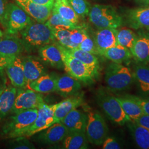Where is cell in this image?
<instances>
[{
    "label": "cell",
    "mask_w": 149,
    "mask_h": 149,
    "mask_svg": "<svg viewBox=\"0 0 149 149\" xmlns=\"http://www.w3.org/2000/svg\"><path fill=\"white\" fill-rule=\"evenodd\" d=\"M104 80L107 88L112 93L128 90L134 82L131 70L122 64L113 62L107 67Z\"/></svg>",
    "instance_id": "1"
},
{
    "label": "cell",
    "mask_w": 149,
    "mask_h": 149,
    "mask_svg": "<svg viewBox=\"0 0 149 149\" xmlns=\"http://www.w3.org/2000/svg\"><path fill=\"white\" fill-rule=\"evenodd\" d=\"M97 104L112 122L124 125L130 119L126 116L116 96L107 88L100 87L96 93Z\"/></svg>",
    "instance_id": "2"
},
{
    "label": "cell",
    "mask_w": 149,
    "mask_h": 149,
    "mask_svg": "<svg viewBox=\"0 0 149 149\" xmlns=\"http://www.w3.org/2000/svg\"><path fill=\"white\" fill-rule=\"evenodd\" d=\"M38 108L24 110L15 113L6 122L2 128L7 138L15 139L25 135L37 117Z\"/></svg>",
    "instance_id": "3"
},
{
    "label": "cell",
    "mask_w": 149,
    "mask_h": 149,
    "mask_svg": "<svg viewBox=\"0 0 149 149\" xmlns=\"http://www.w3.org/2000/svg\"><path fill=\"white\" fill-rule=\"evenodd\" d=\"M21 32L22 42L27 49L40 48L56 40L52 29L45 23L32 21Z\"/></svg>",
    "instance_id": "4"
},
{
    "label": "cell",
    "mask_w": 149,
    "mask_h": 149,
    "mask_svg": "<svg viewBox=\"0 0 149 149\" xmlns=\"http://www.w3.org/2000/svg\"><path fill=\"white\" fill-rule=\"evenodd\" d=\"M90 21L98 29H117L122 25L123 19L111 5H95L91 7L88 14Z\"/></svg>",
    "instance_id": "5"
},
{
    "label": "cell",
    "mask_w": 149,
    "mask_h": 149,
    "mask_svg": "<svg viewBox=\"0 0 149 149\" xmlns=\"http://www.w3.org/2000/svg\"><path fill=\"white\" fill-rule=\"evenodd\" d=\"M58 44L62 53L65 71L70 76L79 81L85 84L91 83L98 74V69L91 68L84 64L79 60L71 56L66 48L59 43Z\"/></svg>",
    "instance_id": "6"
},
{
    "label": "cell",
    "mask_w": 149,
    "mask_h": 149,
    "mask_svg": "<svg viewBox=\"0 0 149 149\" xmlns=\"http://www.w3.org/2000/svg\"><path fill=\"white\" fill-rule=\"evenodd\" d=\"M87 115L86 136L91 144L101 145L108 136V128L104 119L97 111H90Z\"/></svg>",
    "instance_id": "7"
},
{
    "label": "cell",
    "mask_w": 149,
    "mask_h": 149,
    "mask_svg": "<svg viewBox=\"0 0 149 149\" xmlns=\"http://www.w3.org/2000/svg\"><path fill=\"white\" fill-rule=\"evenodd\" d=\"M32 22L30 16L19 6L13 3H8L5 27L7 33L16 34Z\"/></svg>",
    "instance_id": "8"
},
{
    "label": "cell",
    "mask_w": 149,
    "mask_h": 149,
    "mask_svg": "<svg viewBox=\"0 0 149 149\" xmlns=\"http://www.w3.org/2000/svg\"><path fill=\"white\" fill-rule=\"evenodd\" d=\"M57 106L58 103L53 105L43 103L39 107L37 117L24 136L29 138L49 128L54 123L56 122L54 113Z\"/></svg>",
    "instance_id": "9"
},
{
    "label": "cell",
    "mask_w": 149,
    "mask_h": 149,
    "mask_svg": "<svg viewBox=\"0 0 149 149\" xmlns=\"http://www.w3.org/2000/svg\"><path fill=\"white\" fill-rule=\"evenodd\" d=\"M44 103L42 93L34 91L18 88L11 113L15 114L24 110L38 108Z\"/></svg>",
    "instance_id": "10"
},
{
    "label": "cell",
    "mask_w": 149,
    "mask_h": 149,
    "mask_svg": "<svg viewBox=\"0 0 149 149\" xmlns=\"http://www.w3.org/2000/svg\"><path fill=\"white\" fill-rule=\"evenodd\" d=\"M125 22L134 29L149 31V6H141L127 10L124 13Z\"/></svg>",
    "instance_id": "11"
},
{
    "label": "cell",
    "mask_w": 149,
    "mask_h": 149,
    "mask_svg": "<svg viewBox=\"0 0 149 149\" xmlns=\"http://www.w3.org/2000/svg\"><path fill=\"white\" fill-rule=\"evenodd\" d=\"M38 133L36 138L40 143L55 145L61 143L69 132L62 123L56 122Z\"/></svg>",
    "instance_id": "12"
},
{
    "label": "cell",
    "mask_w": 149,
    "mask_h": 149,
    "mask_svg": "<svg viewBox=\"0 0 149 149\" xmlns=\"http://www.w3.org/2000/svg\"><path fill=\"white\" fill-rule=\"evenodd\" d=\"M130 52L133 58L138 63H149V30H142L138 33Z\"/></svg>",
    "instance_id": "13"
},
{
    "label": "cell",
    "mask_w": 149,
    "mask_h": 149,
    "mask_svg": "<svg viewBox=\"0 0 149 149\" xmlns=\"http://www.w3.org/2000/svg\"><path fill=\"white\" fill-rule=\"evenodd\" d=\"M16 2L29 16L36 21L41 23H45L48 20L53 7L39 5L31 0H16Z\"/></svg>",
    "instance_id": "14"
},
{
    "label": "cell",
    "mask_w": 149,
    "mask_h": 149,
    "mask_svg": "<svg viewBox=\"0 0 149 149\" xmlns=\"http://www.w3.org/2000/svg\"><path fill=\"white\" fill-rule=\"evenodd\" d=\"M24 73L26 83V87L32 81L46 73V69L43 63L37 58L28 56L22 58Z\"/></svg>",
    "instance_id": "15"
},
{
    "label": "cell",
    "mask_w": 149,
    "mask_h": 149,
    "mask_svg": "<svg viewBox=\"0 0 149 149\" xmlns=\"http://www.w3.org/2000/svg\"><path fill=\"white\" fill-rule=\"evenodd\" d=\"M15 35L7 33L0 38V56H17L23 52L22 40Z\"/></svg>",
    "instance_id": "16"
},
{
    "label": "cell",
    "mask_w": 149,
    "mask_h": 149,
    "mask_svg": "<svg viewBox=\"0 0 149 149\" xmlns=\"http://www.w3.org/2000/svg\"><path fill=\"white\" fill-rule=\"evenodd\" d=\"M38 52L41 59L50 66L58 69L64 68L62 53L58 42L40 47Z\"/></svg>",
    "instance_id": "17"
},
{
    "label": "cell",
    "mask_w": 149,
    "mask_h": 149,
    "mask_svg": "<svg viewBox=\"0 0 149 149\" xmlns=\"http://www.w3.org/2000/svg\"><path fill=\"white\" fill-rule=\"evenodd\" d=\"M117 29L107 28L98 29L95 33L93 40L99 54L108 48L117 44Z\"/></svg>",
    "instance_id": "18"
},
{
    "label": "cell",
    "mask_w": 149,
    "mask_h": 149,
    "mask_svg": "<svg viewBox=\"0 0 149 149\" xmlns=\"http://www.w3.org/2000/svg\"><path fill=\"white\" fill-rule=\"evenodd\" d=\"M87 121V115L76 108L68 113L61 122L67 128L69 133H85Z\"/></svg>",
    "instance_id": "19"
},
{
    "label": "cell",
    "mask_w": 149,
    "mask_h": 149,
    "mask_svg": "<svg viewBox=\"0 0 149 149\" xmlns=\"http://www.w3.org/2000/svg\"><path fill=\"white\" fill-rule=\"evenodd\" d=\"M6 69L12 86L17 88L26 87L22 58L20 55L17 56Z\"/></svg>",
    "instance_id": "20"
},
{
    "label": "cell",
    "mask_w": 149,
    "mask_h": 149,
    "mask_svg": "<svg viewBox=\"0 0 149 149\" xmlns=\"http://www.w3.org/2000/svg\"><path fill=\"white\" fill-rule=\"evenodd\" d=\"M81 88V86L79 81L70 74H63L58 76L56 91L63 97L76 95Z\"/></svg>",
    "instance_id": "21"
},
{
    "label": "cell",
    "mask_w": 149,
    "mask_h": 149,
    "mask_svg": "<svg viewBox=\"0 0 149 149\" xmlns=\"http://www.w3.org/2000/svg\"><path fill=\"white\" fill-rule=\"evenodd\" d=\"M84 103V98L80 95H74L68 97L58 103L54 116L56 122H61L65 116Z\"/></svg>",
    "instance_id": "22"
},
{
    "label": "cell",
    "mask_w": 149,
    "mask_h": 149,
    "mask_svg": "<svg viewBox=\"0 0 149 149\" xmlns=\"http://www.w3.org/2000/svg\"><path fill=\"white\" fill-rule=\"evenodd\" d=\"M57 77L54 74H45L32 81L27 88L40 93L53 92L56 90Z\"/></svg>",
    "instance_id": "23"
},
{
    "label": "cell",
    "mask_w": 149,
    "mask_h": 149,
    "mask_svg": "<svg viewBox=\"0 0 149 149\" xmlns=\"http://www.w3.org/2000/svg\"><path fill=\"white\" fill-rule=\"evenodd\" d=\"M129 130L137 146L142 149H149V130L132 120L127 122Z\"/></svg>",
    "instance_id": "24"
},
{
    "label": "cell",
    "mask_w": 149,
    "mask_h": 149,
    "mask_svg": "<svg viewBox=\"0 0 149 149\" xmlns=\"http://www.w3.org/2000/svg\"><path fill=\"white\" fill-rule=\"evenodd\" d=\"M133 74L139 90L145 95H149V65L138 63L134 66Z\"/></svg>",
    "instance_id": "25"
},
{
    "label": "cell",
    "mask_w": 149,
    "mask_h": 149,
    "mask_svg": "<svg viewBox=\"0 0 149 149\" xmlns=\"http://www.w3.org/2000/svg\"><path fill=\"white\" fill-rule=\"evenodd\" d=\"M123 110L130 120H135L144 114L142 108L132 95L116 96Z\"/></svg>",
    "instance_id": "26"
},
{
    "label": "cell",
    "mask_w": 149,
    "mask_h": 149,
    "mask_svg": "<svg viewBox=\"0 0 149 149\" xmlns=\"http://www.w3.org/2000/svg\"><path fill=\"white\" fill-rule=\"evenodd\" d=\"M17 88L13 86L6 87L0 94V119H2L7 116L13 107Z\"/></svg>",
    "instance_id": "27"
},
{
    "label": "cell",
    "mask_w": 149,
    "mask_h": 149,
    "mask_svg": "<svg viewBox=\"0 0 149 149\" xmlns=\"http://www.w3.org/2000/svg\"><path fill=\"white\" fill-rule=\"evenodd\" d=\"M88 141L84 132L69 133L61 141L60 149H86L88 147Z\"/></svg>",
    "instance_id": "28"
},
{
    "label": "cell",
    "mask_w": 149,
    "mask_h": 149,
    "mask_svg": "<svg viewBox=\"0 0 149 149\" xmlns=\"http://www.w3.org/2000/svg\"><path fill=\"white\" fill-rule=\"evenodd\" d=\"M100 55L104 56L112 62L118 64H122L133 58L129 49L119 44L104 50Z\"/></svg>",
    "instance_id": "29"
},
{
    "label": "cell",
    "mask_w": 149,
    "mask_h": 149,
    "mask_svg": "<svg viewBox=\"0 0 149 149\" xmlns=\"http://www.w3.org/2000/svg\"><path fill=\"white\" fill-rule=\"evenodd\" d=\"M53 8L65 19L79 25V16L66 0H55Z\"/></svg>",
    "instance_id": "30"
},
{
    "label": "cell",
    "mask_w": 149,
    "mask_h": 149,
    "mask_svg": "<svg viewBox=\"0 0 149 149\" xmlns=\"http://www.w3.org/2000/svg\"><path fill=\"white\" fill-rule=\"evenodd\" d=\"M51 29H65L72 30L81 26L76 25L62 17L53 8L48 20L45 23Z\"/></svg>",
    "instance_id": "31"
},
{
    "label": "cell",
    "mask_w": 149,
    "mask_h": 149,
    "mask_svg": "<svg viewBox=\"0 0 149 149\" xmlns=\"http://www.w3.org/2000/svg\"><path fill=\"white\" fill-rule=\"evenodd\" d=\"M66 49L71 56L79 60L84 64L92 68L97 69H99V61L95 55L82 50L79 48L73 49Z\"/></svg>",
    "instance_id": "32"
},
{
    "label": "cell",
    "mask_w": 149,
    "mask_h": 149,
    "mask_svg": "<svg viewBox=\"0 0 149 149\" xmlns=\"http://www.w3.org/2000/svg\"><path fill=\"white\" fill-rule=\"evenodd\" d=\"M136 38V34L129 28H122L117 29V44L128 48L130 50L133 47Z\"/></svg>",
    "instance_id": "33"
},
{
    "label": "cell",
    "mask_w": 149,
    "mask_h": 149,
    "mask_svg": "<svg viewBox=\"0 0 149 149\" xmlns=\"http://www.w3.org/2000/svg\"><path fill=\"white\" fill-rule=\"evenodd\" d=\"M55 40L64 48L69 49L78 48L79 45L72 43L70 40V31L65 29H52Z\"/></svg>",
    "instance_id": "34"
},
{
    "label": "cell",
    "mask_w": 149,
    "mask_h": 149,
    "mask_svg": "<svg viewBox=\"0 0 149 149\" xmlns=\"http://www.w3.org/2000/svg\"><path fill=\"white\" fill-rule=\"evenodd\" d=\"M77 15L81 17L88 16L90 11V3L86 0H66Z\"/></svg>",
    "instance_id": "35"
},
{
    "label": "cell",
    "mask_w": 149,
    "mask_h": 149,
    "mask_svg": "<svg viewBox=\"0 0 149 149\" xmlns=\"http://www.w3.org/2000/svg\"><path fill=\"white\" fill-rule=\"evenodd\" d=\"M78 48L90 53L93 54L95 55H100L93 39H92L88 33L86 34L82 42L79 45Z\"/></svg>",
    "instance_id": "36"
},
{
    "label": "cell",
    "mask_w": 149,
    "mask_h": 149,
    "mask_svg": "<svg viewBox=\"0 0 149 149\" xmlns=\"http://www.w3.org/2000/svg\"><path fill=\"white\" fill-rule=\"evenodd\" d=\"M87 32L82 26L70 31V40L72 43L79 45L84 40Z\"/></svg>",
    "instance_id": "37"
},
{
    "label": "cell",
    "mask_w": 149,
    "mask_h": 149,
    "mask_svg": "<svg viewBox=\"0 0 149 149\" xmlns=\"http://www.w3.org/2000/svg\"><path fill=\"white\" fill-rule=\"evenodd\" d=\"M11 148L15 149H33L35 146L26 136H20L15 138Z\"/></svg>",
    "instance_id": "38"
},
{
    "label": "cell",
    "mask_w": 149,
    "mask_h": 149,
    "mask_svg": "<svg viewBox=\"0 0 149 149\" xmlns=\"http://www.w3.org/2000/svg\"><path fill=\"white\" fill-rule=\"evenodd\" d=\"M102 145V148L104 149H119L122 147L119 143L113 137H107Z\"/></svg>",
    "instance_id": "39"
},
{
    "label": "cell",
    "mask_w": 149,
    "mask_h": 149,
    "mask_svg": "<svg viewBox=\"0 0 149 149\" xmlns=\"http://www.w3.org/2000/svg\"><path fill=\"white\" fill-rule=\"evenodd\" d=\"M132 96L140 104L144 114L149 115V97H140L133 95H132Z\"/></svg>",
    "instance_id": "40"
},
{
    "label": "cell",
    "mask_w": 149,
    "mask_h": 149,
    "mask_svg": "<svg viewBox=\"0 0 149 149\" xmlns=\"http://www.w3.org/2000/svg\"><path fill=\"white\" fill-rule=\"evenodd\" d=\"M8 3L7 0H0V23L5 28Z\"/></svg>",
    "instance_id": "41"
},
{
    "label": "cell",
    "mask_w": 149,
    "mask_h": 149,
    "mask_svg": "<svg viewBox=\"0 0 149 149\" xmlns=\"http://www.w3.org/2000/svg\"><path fill=\"white\" fill-rule=\"evenodd\" d=\"M134 121L149 130V115L148 114L144 113Z\"/></svg>",
    "instance_id": "42"
},
{
    "label": "cell",
    "mask_w": 149,
    "mask_h": 149,
    "mask_svg": "<svg viewBox=\"0 0 149 149\" xmlns=\"http://www.w3.org/2000/svg\"><path fill=\"white\" fill-rule=\"evenodd\" d=\"M17 56H0V71L6 69Z\"/></svg>",
    "instance_id": "43"
},
{
    "label": "cell",
    "mask_w": 149,
    "mask_h": 149,
    "mask_svg": "<svg viewBox=\"0 0 149 149\" xmlns=\"http://www.w3.org/2000/svg\"><path fill=\"white\" fill-rule=\"evenodd\" d=\"M32 2L39 5L46 6H53L55 0H31Z\"/></svg>",
    "instance_id": "44"
},
{
    "label": "cell",
    "mask_w": 149,
    "mask_h": 149,
    "mask_svg": "<svg viewBox=\"0 0 149 149\" xmlns=\"http://www.w3.org/2000/svg\"><path fill=\"white\" fill-rule=\"evenodd\" d=\"M135 2L141 6H147L149 5V0H135Z\"/></svg>",
    "instance_id": "45"
},
{
    "label": "cell",
    "mask_w": 149,
    "mask_h": 149,
    "mask_svg": "<svg viewBox=\"0 0 149 149\" xmlns=\"http://www.w3.org/2000/svg\"><path fill=\"white\" fill-rule=\"evenodd\" d=\"M6 87V86L5 85V82L2 81V80H0V94L1 93V92L4 90V89Z\"/></svg>",
    "instance_id": "46"
},
{
    "label": "cell",
    "mask_w": 149,
    "mask_h": 149,
    "mask_svg": "<svg viewBox=\"0 0 149 149\" xmlns=\"http://www.w3.org/2000/svg\"><path fill=\"white\" fill-rule=\"evenodd\" d=\"M3 33H2V32L0 30V38L1 37L3 36Z\"/></svg>",
    "instance_id": "47"
}]
</instances>
